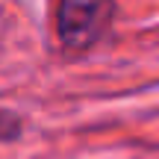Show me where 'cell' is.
<instances>
[{
  "label": "cell",
  "instance_id": "6da1fadb",
  "mask_svg": "<svg viewBox=\"0 0 159 159\" xmlns=\"http://www.w3.org/2000/svg\"><path fill=\"white\" fill-rule=\"evenodd\" d=\"M115 15V0H59L56 33L65 50H89L103 39Z\"/></svg>",
  "mask_w": 159,
  "mask_h": 159
},
{
  "label": "cell",
  "instance_id": "7a4b0ae2",
  "mask_svg": "<svg viewBox=\"0 0 159 159\" xmlns=\"http://www.w3.org/2000/svg\"><path fill=\"white\" fill-rule=\"evenodd\" d=\"M21 130H24L21 118H18L15 112L0 109V142H15V139L21 136Z\"/></svg>",
  "mask_w": 159,
  "mask_h": 159
}]
</instances>
